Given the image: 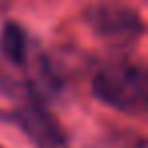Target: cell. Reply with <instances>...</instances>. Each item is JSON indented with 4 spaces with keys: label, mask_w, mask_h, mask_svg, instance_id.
Masks as SVG:
<instances>
[{
    "label": "cell",
    "mask_w": 148,
    "mask_h": 148,
    "mask_svg": "<svg viewBox=\"0 0 148 148\" xmlns=\"http://www.w3.org/2000/svg\"><path fill=\"white\" fill-rule=\"evenodd\" d=\"M146 85L148 77L140 65L118 59L99 67L93 77L91 89L101 103L134 116L142 114L146 108Z\"/></svg>",
    "instance_id": "6da1fadb"
},
{
    "label": "cell",
    "mask_w": 148,
    "mask_h": 148,
    "mask_svg": "<svg viewBox=\"0 0 148 148\" xmlns=\"http://www.w3.org/2000/svg\"><path fill=\"white\" fill-rule=\"evenodd\" d=\"M10 120L23 128L37 148H69L67 134L59 120L47 110L45 101L33 91L10 114Z\"/></svg>",
    "instance_id": "7a4b0ae2"
},
{
    "label": "cell",
    "mask_w": 148,
    "mask_h": 148,
    "mask_svg": "<svg viewBox=\"0 0 148 148\" xmlns=\"http://www.w3.org/2000/svg\"><path fill=\"white\" fill-rule=\"evenodd\" d=\"M85 21L99 37L112 47H128L140 39L144 25L140 14L120 4H97L85 12Z\"/></svg>",
    "instance_id": "3957f363"
},
{
    "label": "cell",
    "mask_w": 148,
    "mask_h": 148,
    "mask_svg": "<svg viewBox=\"0 0 148 148\" xmlns=\"http://www.w3.org/2000/svg\"><path fill=\"white\" fill-rule=\"evenodd\" d=\"M0 49L12 65H25L29 57V41L25 31L14 23H6L0 33Z\"/></svg>",
    "instance_id": "277c9868"
}]
</instances>
